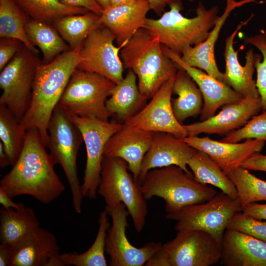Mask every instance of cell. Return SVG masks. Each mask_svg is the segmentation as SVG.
<instances>
[{
  "mask_svg": "<svg viewBox=\"0 0 266 266\" xmlns=\"http://www.w3.org/2000/svg\"><path fill=\"white\" fill-rule=\"evenodd\" d=\"M153 133L135 129L124 123L108 140L104 156L117 157L125 161L137 182L142 161L150 147Z\"/></svg>",
  "mask_w": 266,
  "mask_h": 266,
  "instance_id": "obj_20",
  "label": "cell"
},
{
  "mask_svg": "<svg viewBox=\"0 0 266 266\" xmlns=\"http://www.w3.org/2000/svg\"><path fill=\"white\" fill-rule=\"evenodd\" d=\"M164 53L178 67L191 76L199 87L203 97V104L200 114V121L214 116L223 105L241 100L243 97L225 82L219 81L201 69L185 63L178 53L162 45Z\"/></svg>",
  "mask_w": 266,
  "mask_h": 266,
  "instance_id": "obj_17",
  "label": "cell"
},
{
  "mask_svg": "<svg viewBox=\"0 0 266 266\" xmlns=\"http://www.w3.org/2000/svg\"><path fill=\"white\" fill-rule=\"evenodd\" d=\"M150 7L157 15H162L165 12V9L173 0H146Z\"/></svg>",
  "mask_w": 266,
  "mask_h": 266,
  "instance_id": "obj_44",
  "label": "cell"
},
{
  "mask_svg": "<svg viewBox=\"0 0 266 266\" xmlns=\"http://www.w3.org/2000/svg\"><path fill=\"white\" fill-rule=\"evenodd\" d=\"M172 93L178 96L172 99L171 104L174 115L180 124L187 118L200 114L203 104L202 94L195 82L182 68L178 67Z\"/></svg>",
  "mask_w": 266,
  "mask_h": 266,
  "instance_id": "obj_27",
  "label": "cell"
},
{
  "mask_svg": "<svg viewBox=\"0 0 266 266\" xmlns=\"http://www.w3.org/2000/svg\"><path fill=\"white\" fill-rule=\"evenodd\" d=\"M140 185L146 200L155 196L164 200L166 213L205 202L217 193L213 187L197 181L193 173L175 165L150 170Z\"/></svg>",
  "mask_w": 266,
  "mask_h": 266,
  "instance_id": "obj_5",
  "label": "cell"
},
{
  "mask_svg": "<svg viewBox=\"0 0 266 266\" xmlns=\"http://www.w3.org/2000/svg\"><path fill=\"white\" fill-rule=\"evenodd\" d=\"M248 170L266 172V155L257 153L247 159L241 166Z\"/></svg>",
  "mask_w": 266,
  "mask_h": 266,
  "instance_id": "obj_42",
  "label": "cell"
},
{
  "mask_svg": "<svg viewBox=\"0 0 266 266\" xmlns=\"http://www.w3.org/2000/svg\"><path fill=\"white\" fill-rule=\"evenodd\" d=\"M253 16L254 14H251L248 19L238 24L227 37L224 53L226 64L224 82L243 98L260 97L256 81L253 78L255 69V53L252 48L248 49L246 53L245 64L242 66L238 60L237 52L233 48V40L238 32L248 24Z\"/></svg>",
  "mask_w": 266,
  "mask_h": 266,
  "instance_id": "obj_21",
  "label": "cell"
},
{
  "mask_svg": "<svg viewBox=\"0 0 266 266\" xmlns=\"http://www.w3.org/2000/svg\"><path fill=\"white\" fill-rule=\"evenodd\" d=\"M135 0H111V5L116 6L131 3Z\"/></svg>",
  "mask_w": 266,
  "mask_h": 266,
  "instance_id": "obj_50",
  "label": "cell"
},
{
  "mask_svg": "<svg viewBox=\"0 0 266 266\" xmlns=\"http://www.w3.org/2000/svg\"><path fill=\"white\" fill-rule=\"evenodd\" d=\"M127 163L119 158L104 156L97 193L107 206L123 203L133 220L135 230H143L148 213L147 204L141 185L128 172Z\"/></svg>",
  "mask_w": 266,
  "mask_h": 266,
  "instance_id": "obj_7",
  "label": "cell"
},
{
  "mask_svg": "<svg viewBox=\"0 0 266 266\" xmlns=\"http://www.w3.org/2000/svg\"><path fill=\"white\" fill-rule=\"evenodd\" d=\"M249 139L262 140L266 142V109L253 116L241 128L226 134L221 141L237 143Z\"/></svg>",
  "mask_w": 266,
  "mask_h": 266,
  "instance_id": "obj_38",
  "label": "cell"
},
{
  "mask_svg": "<svg viewBox=\"0 0 266 266\" xmlns=\"http://www.w3.org/2000/svg\"><path fill=\"white\" fill-rule=\"evenodd\" d=\"M69 115L82 134L86 149V163L81 185L82 195L84 198L95 199L100 182L105 146L123 123Z\"/></svg>",
  "mask_w": 266,
  "mask_h": 266,
  "instance_id": "obj_12",
  "label": "cell"
},
{
  "mask_svg": "<svg viewBox=\"0 0 266 266\" xmlns=\"http://www.w3.org/2000/svg\"><path fill=\"white\" fill-rule=\"evenodd\" d=\"M242 210L238 198H232L221 191L207 201L166 213V218L176 221L175 229L177 231L202 230L211 234L221 244L229 222Z\"/></svg>",
  "mask_w": 266,
  "mask_h": 266,
  "instance_id": "obj_10",
  "label": "cell"
},
{
  "mask_svg": "<svg viewBox=\"0 0 266 266\" xmlns=\"http://www.w3.org/2000/svg\"><path fill=\"white\" fill-rule=\"evenodd\" d=\"M109 216L105 210L100 212L98 219L99 227L97 236L93 244L87 251L81 254L72 252L63 253L60 255L66 266H107L104 254L107 232L111 225Z\"/></svg>",
  "mask_w": 266,
  "mask_h": 266,
  "instance_id": "obj_33",
  "label": "cell"
},
{
  "mask_svg": "<svg viewBox=\"0 0 266 266\" xmlns=\"http://www.w3.org/2000/svg\"><path fill=\"white\" fill-rule=\"evenodd\" d=\"M262 110L260 97L243 98L223 105L218 114L205 120L186 125L184 127L188 136H198L202 133L225 135L244 126Z\"/></svg>",
  "mask_w": 266,
  "mask_h": 266,
  "instance_id": "obj_16",
  "label": "cell"
},
{
  "mask_svg": "<svg viewBox=\"0 0 266 266\" xmlns=\"http://www.w3.org/2000/svg\"><path fill=\"white\" fill-rule=\"evenodd\" d=\"M174 79V76L166 81L148 103L124 123L145 132L167 133L179 138L187 136L184 125L177 120L172 110Z\"/></svg>",
  "mask_w": 266,
  "mask_h": 266,
  "instance_id": "obj_15",
  "label": "cell"
},
{
  "mask_svg": "<svg viewBox=\"0 0 266 266\" xmlns=\"http://www.w3.org/2000/svg\"><path fill=\"white\" fill-rule=\"evenodd\" d=\"M13 247L9 244H0V266H9Z\"/></svg>",
  "mask_w": 266,
  "mask_h": 266,
  "instance_id": "obj_46",
  "label": "cell"
},
{
  "mask_svg": "<svg viewBox=\"0 0 266 266\" xmlns=\"http://www.w3.org/2000/svg\"><path fill=\"white\" fill-rule=\"evenodd\" d=\"M24 44L14 38H0V70L1 71L22 48Z\"/></svg>",
  "mask_w": 266,
  "mask_h": 266,
  "instance_id": "obj_40",
  "label": "cell"
},
{
  "mask_svg": "<svg viewBox=\"0 0 266 266\" xmlns=\"http://www.w3.org/2000/svg\"><path fill=\"white\" fill-rule=\"evenodd\" d=\"M103 10L111 5V0H96Z\"/></svg>",
  "mask_w": 266,
  "mask_h": 266,
  "instance_id": "obj_49",
  "label": "cell"
},
{
  "mask_svg": "<svg viewBox=\"0 0 266 266\" xmlns=\"http://www.w3.org/2000/svg\"><path fill=\"white\" fill-rule=\"evenodd\" d=\"M227 229L236 231L266 242V222L242 211L236 213L232 217Z\"/></svg>",
  "mask_w": 266,
  "mask_h": 266,
  "instance_id": "obj_39",
  "label": "cell"
},
{
  "mask_svg": "<svg viewBox=\"0 0 266 266\" xmlns=\"http://www.w3.org/2000/svg\"><path fill=\"white\" fill-rule=\"evenodd\" d=\"M257 2L256 0H227L223 14L218 16L215 24L206 38L203 41L190 46L184 50L181 58L187 65L203 70L219 81L224 82V73L216 64L214 55L215 45L221 29L231 12L246 4Z\"/></svg>",
  "mask_w": 266,
  "mask_h": 266,
  "instance_id": "obj_23",
  "label": "cell"
},
{
  "mask_svg": "<svg viewBox=\"0 0 266 266\" xmlns=\"http://www.w3.org/2000/svg\"><path fill=\"white\" fill-rule=\"evenodd\" d=\"M59 250L55 235L39 226L13 247L9 266H45Z\"/></svg>",
  "mask_w": 266,
  "mask_h": 266,
  "instance_id": "obj_25",
  "label": "cell"
},
{
  "mask_svg": "<svg viewBox=\"0 0 266 266\" xmlns=\"http://www.w3.org/2000/svg\"><path fill=\"white\" fill-rule=\"evenodd\" d=\"M170 9L158 19L147 18L144 28L157 36L162 45L180 56L188 47L204 40L218 17L217 6L207 9L199 2L196 15L187 18L182 15L181 0H173Z\"/></svg>",
  "mask_w": 266,
  "mask_h": 266,
  "instance_id": "obj_4",
  "label": "cell"
},
{
  "mask_svg": "<svg viewBox=\"0 0 266 266\" xmlns=\"http://www.w3.org/2000/svg\"><path fill=\"white\" fill-rule=\"evenodd\" d=\"M39 132L26 131L21 152L12 168L0 181V189L13 199L29 195L43 204L59 198L65 186Z\"/></svg>",
  "mask_w": 266,
  "mask_h": 266,
  "instance_id": "obj_1",
  "label": "cell"
},
{
  "mask_svg": "<svg viewBox=\"0 0 266 266\" xmlns=\"http://www.w3.org/2000/svg\"><path fill=\"white\" fill-rule=\"evenodd\" d=\"M243 41L245 43L251 44L261 52L262 56L255 54V68L257 71L256 85L261 100L262 110L266 109V33L262 29L260 33L252 36H245Z\"/></svg>",
  "mask_w": 266,
  "mask_h": 266,
  "instance_id": "obj_37",
  "label": "cell"
},
{
  "mask_svg": "<svg viewBox=\"0 0 266 266\" xmlns=\"http://www.w3.org/2000/svg\"><path fill=\"white\" fill-rule=\"evenodd\" d=\"M115 37L101 26L93 31L80 46L81 58L77 68L102 75L115 84L124 78V65L120 53L122 46H115Z\"/></svg>",
  "mask_w": 266,
  "mask_h": 266,
  "instance_id": "obj_14",
  "label": "cell"
},
{
  "mask_svg": "<svg viewBox=\"0 0 266 266\" xmlns=\"http://www.w3.org/2000/svg\"><path fill=\"white\" fill-rule=\"evenodd\" d=\"M52 25L71 49L80 45L93 31L101 26L100 16L90 11L64 16Z\"/></svg>",
  "mask_w": 266,
  "mask_h": 266,
  "instance_id": "obj_31",
  "label": "cell"
},
{
  "mask_svg": "<svg viewBox=\"0 0 266 266\" xmlns=\"http://www.w3.org/2000/svg\"><path fill=\"white\" fill-rule=\"evenodd\" d=\"M25 31L33 45L41 50L43 63L52 61L70 49L52 24L30 18L25 26Z\"/></svg>",
  "mask_w": 266,
  "mask_h": 266,
  "instance_id": "obj_30",
  "label": "cell"
},
{
  "mask_svg": "<svg viewBox=\"0 0 266 266\" xmlns=\"http://www.w3.org/2000/svg\"><path fill=\"white\" fill-rule=\"evenodd\" d=\"M181 138L192 148L206 153L226 174L241 166L254 154L260 153L266 144L265 141L256 139L229 143L208 136H187Z\"/></svg>",
  "mask_w": 266,
  "mask_h": 266,
  "instance_id": "obj_18",
  "label": "cell"
},
{
  "mask_svg": "<svg viewBox=\"0 0 266 266\" xmlns=\"http://www.w3.org/2000/svg\"><path fill=\"white\" fill-rule=\"evenodd\" d=\"M163 244L146 266H210L221 258V244L211 234L200 230L177 231Z\"/></svg>",
  "mask_w": 266,
  "mask_h": 266,
  "instance_id": "obj_8",
  "label": "cell"
},
{
  "mask_svg": "<svg viewBox=\"0 0 266 266\" xmlns=\"http://www.w3.org/2000/svg\"><path fill=\"white\" fill-rule=\"evenodd\" d=\"M64 4L72 7H82L100 16L103 9L96 0H60Z\"/></svg>",
  "mask_w": 266,
  "mask_h": 266,
  "instance_id": "obj_41",
  "label": "cell"
},
{
  "mask_svg": "<svg viewBox=\"0 0 266 266\" xmlns=\"http://www.w3.org/2000/svg\"><path fill=\"white\" fill-rule=\"evenodd\" d=\"M26 131L13 113L0 104V138L11 166L17 160L23 148Z\"/></svg>",
  "mask_w": 266,
  "mask_h": 266,
  "instance_id": "obj_35",
  "label": "cell"
},
{
  "mask_svg": "<svg viewBox=\"0 0 266 266\" xmlns=\"http://www.w3.org/2000/svg\"><path fill=\"white\" fill-rule=\"evenodd\" d=\"M15 0L30 18L50 24L65 16L89 11L84 8L67 5L60 0Z\"/></svg>",
  "mask_w": 266,
  "mask_h": 266,
  "instance_id": "obj_34",
  "label": "cell"
},
{
  "mask_svg": "<svg viewBox=\"0 0 266 266\" xmlns=\"http://www.w3.org/2000/svg\"><path fill=\"white\" fill-rule=\"evenodd\" d=\"M189 2H193L195 0H188Z\"/></svg>",
  "mask_w": 266,
  "mask_h": 266,
  "instance_id": "obj_51",
  "label": "cell"
},
{
  "mask_svg": "<svg viewBox=\"0 0 266 266\" xmlns=\"http://www.w3.org/2000/svg\"><path fill=\"white\" fill-rule=\"evenodd\" d=\"M150 10L146 0H135L103 10L100 21L101 26L113 34L117 46H124L139 30L144 28Z\"/></svg>",
  "mask_w": 266,
  "mask_h": 266,
  "instance_id": "obj_22",
  "label": "cell"
},
{
  "mask_svg": "<svg viewBox=\"0 0 266 266\" xmlns=\"http://www.w3.org/2000/svg\"><path fill=\"white\" fill-rule=\"evenodd\" d=\"M30 18L22 10L15 0H0V37L20 41L36 55L38 50L28 38L25 26Z\"/></svg>",
  "mask_w": 266,
  "mask_h": 266,
  "instance_id": "obj_32",
  "label": "cell"
},
{
  "mask_svg": "<svg viewBox=\"0 0 266 266\" xmlns=\"http://www.w3.org/2000/svg\"><path fill=\"white\" fill-rule=\"evenodd\" d=\"M9 165H11L9 159L5 151L2 143L0 141V166L5 168Z\"/></svg>",
  "mask_w": 266,
  "mask_h": 266,
  "instance_id": "obj_47",
  "label": "cell"
},
{
  "mask_svg": "<svg viewBox=\"0 0 266 266\" xmlns=\"http://www.w3.org/2000/svg\"><path fill=\"white\" fill-rule=\"evenodd\" d=\"M0 241L14 247L31 231L40 226L33 209L25 207L20 209H0Z\"/></svg>",
  "mask_w": 266,
  "mask_h": 266,
  "instance_id": "obj_28",
  "label": "cell"
},
{
  "mask_svg": "<svg viewBox=\"0 0 266 266\" xmlns=\"http://www.w3.org/2000/svg\"><path fill=\"white\" fill-rule=\"evenodd\" d=\"M137 77L129 69L126 75L111 91L105 104L110 117H115L119 123H124L138 113L146 104V100L141 94Z\"/></svg>",
  "mask_w": 266,
  "mask_h": 266,
  "instance_id": "obj_26",
  "label": "cell"
},
{
  "mask_svg": "<svg viewBox=\"0 0 266 266\" xmlns=\"http://www.w3.org/2000/svg\"><path fill=\"white\" fill-rule=\"evenodd\" d=\"M61 254H58L52 256L47 261L45 266H65L61 259Z\"/></svg>",
  "mask_w": 266,
  "mask_h": 266,
  "instance_id": "obj_48",
  "label": "cell"
},
{
  "mask_svg": "<svg viewBox=\"0 0 266 266\" xmlns=\"http://www.w3.org/2000/svg\"><path fill=\"white\" fill-rule=\"evenodd\" d=\"M115 84L99 74L76 68L59 104L70 115L109 121L105 102Z\"/></svg>",
  "mask_w": 266,
  "mask_h": 266,
  "instance_id": "obj_9",
  "label": "cell"
},
{
  "mask_svg": "<svg viewBox=\"0 0 266 266\" xmlns=\"http://www.w3.org/2000/svg\"><path fill=\"white\" fill-rule=\"evenodd\" d=\"M0 203L2 205V207L6 208H12L18 210L25 207L23 203L14 202L12 200V199L1 189H0Z\"/></svg>",
  "mask_w": 266,
  "mask_h": 266,
  "instance_id": "obj_45",
  "label": "cell"
},
{
  "mask_svg": "<svg viewBox=\"0 0 266 266\" xmlns=\"http://www.w3.org/2000/svg\"><path fill=\"white\" fill-rule=\"evenodd\" d=\"M41 61L24 45L0 71V104L5 105L20 122L28 110L37 67Z\"/></svg>",
  "mask_w": 266,
  "mask_h": 266,
  "instance_id": "obj_11",
  "label": "cell"
},
{
  "mask_svg": "<svg viewBox=\"0 0 266 266\" xmlns=\"http://www.w3.org/2000/svg\"><path fill=\"white\" fill-rule=\"evenodd\" d=\"M48 133L47 148L54 163L63 168L71 193L73 209L79 214L84 197L78 175L77 158L83 139L69 114L59 103L51 116Z\"/></svg>",
  "mask_w": 266,
  "mask_h": 266,
  "instance_id": "obj_6",
  "label": "cell"
},
{
  "mask_svg": "<svg viewBox=\"0 0 266 266\" xmlns=\"http://www.w3.org/2000/svg\"><path fill=\"white\" fill-rule=\"evenodd\" d=\"M221 261L225 266H266V242L226 229L221 242Z\"/></svg>",
  "mask_w": 266,
  "mask_h": 266,
  "instance_id": "obj_24",
  "label": "cell"
},
{
  "mask_svg": "<svg viewBox=\"0 0 266 266\" xmlns=\"http://www.w3.org/2000/svg\"><path fill=\"white\" fill-rule=\"evenodd\" d=\"M227 175L233 183L242 207L256 201L266 200V181L240 166Z\"/></svg>",
  "mask_w": 266,
  "mask_h": 266,
  "instance_id": "obj_36",
  "label": "cell"
},
{
  "mask_svg": "<svg viewBox=\"0 0 266 266\" xmlns=\"http://www.w3.org/2000/svg\"><path fill=\"white\" fill-rule=\"evenodd\" d=\"M242 211L256 219L266 220V204L252 202L242 207Z\"/></svg>",
  "mask_w": 266,
  "mask_h": 266,
  "instance_id": "obj_43",
  "label": "cell"
},
{
  "mask_svg": "<svg viewBox=\"0 0 266 266\" xmlns=\"http://www.w3.org/2000/svg\"><path fill=\"white\" fill-rule=\"evenodd\" d=\"M80 45L37 67L29 107L20 121L26 131L35 129L47 147L48 126L69 80L81 60Z\"/></svg>",
  "mask_w": 266,
  "mask_h": 266,
  "instance_id": "obj_2",
  "label": "cell"
},
{
  "mask_svg": "<svg viewBox=\"0 0 266 266\" xmlns=\"http://www.w3.org/2000/svg\"><path fill=\"white\" fill-rule=\"evenodd\" d=\"M198 182L216 187L232 198H238L236 189L220 167L206 153L196 150L187 163Z\"/></svg>",
  "mask_w": 266,
  "mask_h": 266,
  "instance_id": "obj_29",
  "label": "cell"
},
{
  "mask_svg": "<svg viewBox=\"0 0 266 266\" xmlns=\"http://www.w3.org/2000/svg\"><path fill=\"white\" fill-rule=\"evenodd\" d=\"M104 210L112 220L105 239V252L109 256L110 266H142L162 245L150 242L140 248L132 244L126 235L130 213L123 203L115 206L105 205Z\"/></svg>",
  "mask_w": 266,
  "mask_h": 266,
  "instance_id": "obj_13",
  "label": "cell"
},
{
  "mask_svg": "<svg viewBox=\"0 0 266 266\" xmlns=\"http://www.w3.org/2000/svg\"><path fill=\"white\" fill-rule=\"evenodd\" d=\"M196 151L172 134L154 133L150 147L142 161L138 183L141 184L150 170L171 165L179 166L188 173H193L188 169L187 163Z\"/></svg>",
  "mask_w": 266,
  "mask_h": 266,
  "instance_id": "obj_19",
  "label": "cell"
},
{
  "mask_svg": "<svg viewBox=\"0 0 266 266\" xmlns=\"http://www.w3.org/2000/svg\"><path fill=\"white\" fill-rule=\"evenodd\" d=\"M124 66L135 74L141 95L149 100L178 70L164 53L159 38L144 28L139 30L122 48Z\"/></svg>",
  "mask_w": 266,
  "mask_h": 266,
  "instance_id": "obj_3",
  "label": "cell"
}]
</instances>
